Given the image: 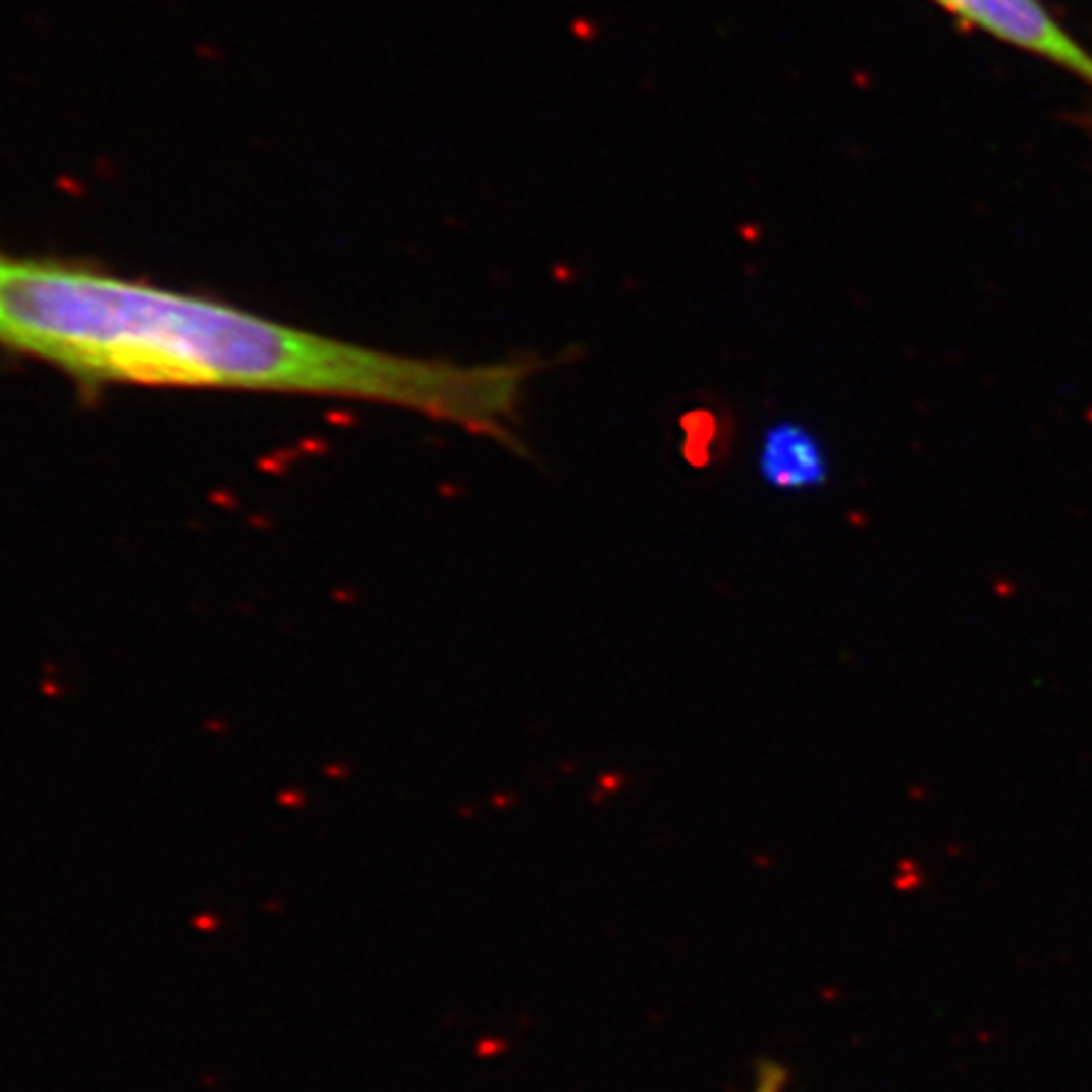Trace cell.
<instances>
[{
    "instance_id": "6da1fadb",
    "label": "cell",
    "mask_w": 1092,
    "mask_h": 1092,
    "mask_svg": "<svg viewBox=\"0 0 1092 1092\" xmlns=\"http://www.w3.org/2000/svg\"><path fill=\"white\" fill-rule=\"evenodd\" d=\"M0 349L94 385L367 402L513 445L534 367L395 354L81 261L0 249Z\"/></svg>"
},
{
    "instance_id": "277c9868",
    "label": "cell",
    "mask_w": 1092,
    "mask_h": 1092,
    "mask_svg": "<svg viewBox=\"0 0 1092 1092\" xmlns=\"http://www.w3.org/2000/svg\"><path fill=\"white\" fill-rule=\"evenodd\" d=\"M786 1085H789V1068L779 1059L764 1057L756 1059L747 1092H786Z\"/></svg>"
},
{
    "instance_id": "3957f363",
    "label": "cell",
    "mask_w": 1092,
    "mask_h": 1092,
    "mask_svg": "<svg viewBox=\"0 0 1092 1092\" xmlns=\"http://www.w3.org/2000/svg\"><path fill=\"white\" fill-rule=\"evenodd\" d=\"M756 471L769 488L784 493L815 491L829 483L827 445L800 420H779L766 425L756 453Z\"/></svg>"
},
{
    "instance_id": "7a4b0ae2",
    "label": "cell",
    "mask_w": 1092,
    "mask_h": 1092,
    "mask_svg": "<svg viewBox=\"0 0 1092 1092\" xmlns=\"http://www.w3.org/2000/svg\"><path fill=\"white\" fill-rule=\"evenodd\" d=\"M946 13L1004 44L1064 68L1092 89V54L1042 0H933Z\"/></svg>"
}]
</instances>
